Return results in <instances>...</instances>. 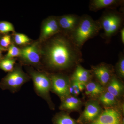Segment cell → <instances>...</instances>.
I'll return each instance as SVG.
<instances>
[{
  "label": "cell",
  "mask_w": 124,
  "mask_h": 124,
  "mask_svg": "<svg viewBox=\"0 0 124 124\" xmlns=\"http://www.w3.org/2000/svg\"><path fill=\"white\" fill-rule=\"evenodd\" d=\"M39 46L42 71L48 73H66L83 60L81 49L62 32L39 43Z\"/></svg>",
  "instance_id": "6da1fadb"
},
{
  "label": "cell",
  "mask_w": 124,
  "mask_h": 124,
  "mask_svg": "<svg viewBox=\"0 0 124 124\" xmlns=\"http://www.w3.org/2000/svg\"><path fill=\"white\" fill-rule=\"evenodd\" d=\"M101 29L98 20L95 21L90 16L84 15L80 16L77 26L69 36L73 43L81 49L87 41L97 35Z\"/></svg>",
  "instance_id": "7a4b0ae2"
},
{
  "label": "cell",
  "mask_w": 124,
  "mask_h": 124,
  "mask_svg": "<svg viewBox=\"0 0 124 124\" xmlns=\"http://www.w3.org/2000/svg\"><path fill=\"white\" fill-rule=\"evenodd\" d=\"M28 74L33 81L36 93L48 103L51 110H55V106L51 100L50 93L51 82L49 73L44 71L39 70L33 67H25Z\"/></svg>",
  "instance_id": "3957f363"
},
{
  "label": "cell",
  "mask_w": 124,
  "mask_h": 124,
  "mask_svg": "<svg viewBox=\"0 0 124 124\" xmlns=\"http://www.w3.org/2000/svg\"><path fill=\"white\" fill-rule=\"evenodd\" d=\"M108 10L104 12L98 20L104 31V37L108 40L117 34L123 27L124 21L123 13L115 9Z\"/></svg>",
  "instance_id": "277c9868"
},
{
  "label": "cell",
  "mask_w": 124,
  "mask_h": 124,
  "mask_svg": "<svg viewBox=\"0 0 124 124\" xmlns=\"http://www.w3.org/2000/svg\"><path fill=\"white\" fill-rule=\"evenodd\" d=\"M31 79L28 74L23 70L22 64H16L13 70L1 79L0 88L2 90H7L11 93H15Z\"/></svg>",
  "instance_id": "5b68a950"
},
{
  "label": "cell",
  "mask_w": 124,
  "mask_h": 124,
  "mask_svg": "<svg viewBox=\"0 0 124 124\" xmlns=\"http://www.w3.org/2000/svg\"><path fill=\"white\" fill-rule=\"evenodd\" d=\"M20 49V54L18 59L20 64L42 70L39 43L37 40Z\"/></svg>",
  "instance_id": "8992f818"
},
{
  "label": "cell",
  "mask_w": 124,
  "mask_h": 124,
  "mask_svg": "<svg viewBox=\"0 0 124 124\" xmlns=\"http://www.w3.org/2000/svg\"><path fill=\"white\" fill-rule=\"evenodd\" d=\"M48 73L51 80V91L57 95L62 101L70 95V77L65 73Z\"/></svg>",
  "instance_id": "52a82bcc"
},
{
  "label": "cell",
  "mask_w": 124,
  "mask_h": 124,
  "mask_svg": "<svg viewBox=\"0 0 124 124\" xmlns=\"http://www.w3.org/2000/svg\"><path fill=\"white\" fill-rule=\"evenodd\" d=\"M85 108L77 121L79 124H89L97 119L103 108L97 100L88 99L85 102Z\"/></svg>",
  "instance_id": "ba28073f"
},
{
  "label": "cell",
  "mask_w": 124,
  "mask_h": 124,
  "mask_svg": "<svg viewBox=\"0 0 124 124\" xmlns=\"http://www.w3.org/2000/svg\"><path fill=\"white\" fill-rule=\"evenodd\" d=\"M90 70L93 79L105 88L115 74L114 66L105 62L92 65Z\"/></svg>",
  "instance_id": "9c48e42d"
},
{
  "label": "cell",
  "mask_w": 124,
  "mask_h": 124,
  "mask_svg": "<svg viewBox=\"0 0 124 124\" xmlns=\"http://www.w3.org/2000/svg\"><path fill=\"white\" fill-rule=\"evenodd\" d=\"M60 32H61V29L57 16H49L42 22L39 37L37 41L41 43Z\"/></svg>",
  "instance_id": "30bf717a"
},
{
  "label": "cell",
  "mask_w": 124,
  "mask_h": 124,
  "mask_svg": "<svg viewBox=\"0 0 124 124\" xmlns=\"http://www.w3.org/2000/svg\"><path fill=\"white\" fill-rule=\"evenodd\" d=\"M124 113L118 108H103L98 117L89 124H124Z\"/></svg>",
  "instance_id": "8fae6325"
},
{
  "label": "cell",
  "mask_w": 124,
  "mask_h": 124,
  "mask_svg": "<svg viewBox=\"0 0 124 124\" xmlns=\"http://www.w3.org/2000/svg\"><path fill=\"white\" fill-rule=\"evenodd\" d=\"M61 32L69 35L75 29L79 22L80 16L73 14L57 16Z\"/></svg>",
  "instance_id": "7c38bea8"
},
{
  "label": "cell",
  "mask_w": 124,
  "mask_h": 124,
  "mask_svg": "<svg viewBox=\"0 0 124 124\" xmlns=\"http://www.w3.org/2000/svg\"><path fill=\"white\" fill-rule=\"evenodd\" d=\"M84 103V100L78 97L69 95L61 101L59 109L69 113L73 112H81Z\"/></svg>",
  "instance_id": "4fadbf2b"
},
{
  "label": "cell",
  "mask_w": 124,
  "mask_h": 124,
  "mask_svg": "<svg viewBox=\"0 0 124 124\" xmlns=\"http://www.w3.org/2000/svg\"><path fill=\"white\" fill-rule=\"evenodd\" d=\"M97 100L103 108H118L124 113V100H118L106 90Z\"/></svg>",
  "instance_id": "5bb4252c"
},
{
  "label": "cell",
  "mask_w": 124,
  "mask_h": 124,
  "mask_svg": "<svg viewBox=\"0 0 124 124\" xmlns=\"http://www.w3.org/2000/svg\"><path fill=\"white\" fill-rule=\"evenodd\" d=\"M106 90L120 101L124 99V84L122 81L115 74L111 78L105 87Z\"/></svg>",
  "instance_id": "9a60e30c"
},
{
  "label": "cell",
  "mask_w": 124,
  "mask_h": 124,
  "mask_svg": "<svg viewBox=\"0 0 124 124\" xmlns=\"http://www.w3.org/2000/svg\"><path fill=\"white\" fill-rule=\"evenodd\" d=\"M122 0H91L90 2L89 8L90 11L96 12L103 9H115L123 5Z\"/></svg>",
  "instance_id": "2e32d148"
},
{
  "label": "cell",
  "mask_w": 124,
  "mask_h": 124,
  "mask_svg": "<svg viewBox=\"0 0 124 124\" xmlns=\"http://www.w3.org/2000/svg\"><path fill=\"white\" fill-rule=\"evenodd\" d=\"M69 77L71 80L85 85L93 79L91 70L85 69L80 64L76 67Z\"/></svg>",
  "instance_id": "e0dca14e"
},
{
  "label": "cell",
  "mask_w": 124,
  "mask_h": 124,
  "mask_svg": "<svg viewBox=\"0 0 124 124\" xmlns=\"http://www.w3.org/2000/svg\"><path fill=\"white\" fill-rule=\"evenodd\" d=\"M105 90V87L93 79L85 84V94L88 99L97 100Z\"/></svg>",
  "instance_id": "ac0fdd59"
},
{
  "label": "cell",
  "mask_w": 124,
  "mask_h": 124,
  "mask_svg": "<svg viewBox=\"0 0 124 124\" xmlns=\"http://www.w3.org/2000/svg\"><path fill=\"white\" fill-rule=\"evenodd\" d=\"M53 124H79L71 117L70 113L61 111L55 114L52 119Z\"/></svg>",
  "instance_id": "d6986e66"
},
{
  "label": "cell",
  "mask_w": 124,
  "mask_h": 124,
  "mask_svg": "<svg viewBox=\"0 0 124 124\" xmlns=\"http://www.w3.org/2000/svg\"><path fill=\"white\" fill-rule=\"evenodd\" d=\"M115 74L120 79L124 81V56L121 53L119 56V60L114 67Z\"/></svg>",
  "instance_id": "ffe728a7"
},
{
  "label": "cell",
  "mask_w": 124,
  "mask_h": 124,
  "mask_svg": "<svg viewBox=\"0 0 124 124\" xmlns=\"http://www.w3.org/2000/svg\"><path fill=\"white\" fill-rule=\"evenodd\" d=\"M16 62L15 58H2L0 61V69L5 72H10L13 70Z\"/></svg>",
  "instance_id": "44dd1931"
},
{
  "label": "cell",
  "mask_w": 124,
  "mask_h": 124,
  "mask_svg": "<svg viewBox=\"0 0 124 124\" xmlns=\"http://www.w3.org/2000/svg\"><path fill=\"white\" fill-rule=\"evenodd\" d=\"M13 41L15 44L23 46L31 43V39L25 34L15 32L13 33Z\"/></svg>",
  "instance_id": "7402d4cb"
},
{
  "label": "cell",
  "mask_w": 124,
  "mask_h": 124,
  "mask_svg": "<svg viewBox=\"0 0 124 124\" xmlns=\"http://www.w3.org/2000/svg\"><path fill=\"white\" fill-rule=\"evenodd\" d=\"M7 52L4 58H15L20 56V49L16 45L13 41H12L11 45L7 49Z\"/></svg>",
  "instance_id": "603a6c76"
},
{
  "label": "cell",
  "mask_w": 124,
  "mask_h": 124,
  "mask_svg": "<svg viewBox=\"0 0 124 124\" xmlns=\"http://www.w3.org/2000/svg\"><path fill=\"white\" fill-rule=\"evenodd\" d=\"M10 32H15L13 25L11 23L7 21L0 22V33L6 35Z\"/></svg>",
  "instance_id": "cb8c5ba5"
},
{
  "label": "cell",
  "mask_w": 124,
  "mask_h": 124,
  "mask_svg": "<svg viewBox=\"0 0 124 124\" xmlns=\"http://www.w3.org/2000/svg\"><path fill=\"white\" fill-rule=\"evenodd\" d=\"M11 37V36L8 34L2 36L0 39V45L7 49L12 42Z\"/></svg>",
  "instance_id": "d4e9b609"
},
{
  "label": "cell",
  "mask_w": 124,
  "mask_h": 124,
  "mask_svg": "<svg viewBox=\"0 0 124 124\" xmlns=\"http://www.w3.org/2000/svg\"><path fill=\"white\" fill-rule=\"evenodd\" d=\"M121 34V41L123 44H124V27H122L121 30H120Z\"/></svg>",
  "instance_id": "484cf974"
},
{
  "label": "cell",
  "mask_w": 124,
  "mask_h": 124,
  "mask_svg": "<svg viewBox=\"0 0 124 124\" xmlns=\"http://www.w3.org/2000/svg\"><path fill=\"white\" fill-rule=\"evenodd\" d=\"M7 49H5L4 48H3L2 46L0 45V51L2 52V51H7Z\"/></svg>",
  "instance_id": "4316f807"
},
{
  "label": "cell",
  "mask_w": 124,
  "mask_h": 124,
  "mask_svg": "<svg viewBox=\"0 0 124 124\" xmlns=\"http://www.w3.org/2000/svg\"><path fill=\"white\" fill-rule=\"evenodd\" d=\"M2 52L0 51V61L1 60V59L2 58Z\"/></svg>",
  "instance_id": "83f0119b"
}]
</instances>
